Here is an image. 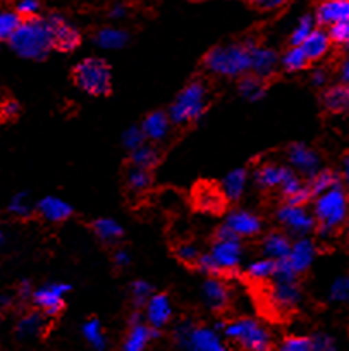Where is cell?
Returning a JSON list of instances; mask_svg holds the SVG:
<instances>
[{
	"mask_svg": "<svg viewBox=\"0 0 349 351\" xmlns=\"http://www.w3.org/2000/svg\"><path fill=\"white\" fill-rule=\"evenodd\" d=\"M328 38L337 45H349V19L328 26Z\"/></svg>",
	"mask_w": 349,
	"mask_h": 351,
	"instance_id": "45",
	"label": "cell"
},
{
	"mask_svg": "<svg viewBox=\"0 0 349 351\" xmlns=\"http://www.w3.org/2000/svg\"><path fill=\"white\" fill-rule=\"evenodd\" d=\"M313 351H335V341L327 334H317L311 337Z\"/></svg>",
	"mask_w": 349,
	"mask_h": 351,
	"instance_id": "49",
	"label": "cell"
},
{
	"mask_svg": "<svg viewBox=\"0 0 349 351\" xmlns=\"http://www.w3.org/2000/svg\"><path fill=\"white\" fill-rule=\"evenodd\" d=\"M196 204L206 212H219L224 207V195L213 188H203L196 195Z\"/></svg>",
	"mask_w": 349,
	"mask_h": 351,
	"instance_id": "32",
	"label": "cell"
},
{
	"mask_svg": "<svg viewBox=\"0 0 349 351\" xmlns=\"http://www.w3.org/2000/svg\"><path fill=\"white\" fill-rule=\"evenodd\" d=\"M202 300L208 308L222 310L229 303V289L219 279H206L202 286Z\"/></svg>",
	"mask_w": 349,
	"mask_h": 351,
	"instance_id": "21",
	"label": "cell"
},
{
	"mask_svg": "<svg viewBox=\"0 0 349 351\" xmlns=\"http://www.w3.org/2000/svg\"><path fill=\"white\" fill-rule=\"evenodd\" d=\"M341 80L344 84H349V59L341 64Z\"/></svg>",
	"mask_w": 349,
	"mask_h": 351,
	"instance_id": "55",
	"label": "cell"
},
{
	"mask_svg": "<svg viewBox=\"0 0 349 351\" xmlns=\"http://www.w3.org/2000/svg\"><path fill=\"white\" fill-rule=\"evenodd\" d=\"M246 181H248V172H246L245 169H234V171H230L229 174L224 178L220 193H222L224 198H227V200H239V198L245 195Z\"/></svg>",
	"mask_w": 349,
	"mask_h": 351,
	"instance_id": "24",
	"label": "cell"
},
{
	"mask_svg": "<svg viewBox=\"0 0 349 351\" xmlns=\"http://www.w3.org/2000/svg\"><path fill=\"white\" fill-rule=\"evenodd\" d=\"M208 255L215 263L217 274L236 271L243 260L241 241L239 238H217Z\"/></svg>",
	"mask_w": 349,
	"mask_h": 351,
	"instance_id": "8",
	"label": "cell"
},
{
	"mask_svg": "<svg viewBox=\"0 0 349 351\" xmlns=\"http://www.w3.org/2000/svg\"><path fill=\"white\" fill-rule=\"evenodd\" d=\"M0 245H2V232H0Z\"/></svg>",
	"mask_w": 349,
	"mask_h": 351,
	"instance_id": "58",
	"label": "cell"
},
{
	"mask_svg": "<svg viewBox=\"0 0 349 351\" xmlns=\"http://www.w3.org/2000/svg\"><path fill=\"white\" fill-rule=\"evenodd\" d=\"M35 210V204L32 202V197L25 191L21 193H16L14 197L11 198V204H9V212L18 217H29Z\"/></svg>",
	"mask_w": 349,
	"mask_h": 351,
	"instance_id": "40",
	"label": "cell"
},
{
	"mask_svg": "<svg viewBox=\"0 0 349 351\" xmlns=\"http://www.w3.org/2000/svg\"><path fill=\"white\" fill-rule=\"evenodd\" d=\"M171 130V117L169 114L162 112V110H155V112L148 114L145 117L143 124H141V131H143L145 138L152 141H162L169 134Z\"/></svg>",
	"mask_w": 349,
	"mask_h": 351,
	"instance_id": "22",
	"label": "cell"
},
{
	"mask_svg": "<svg viewBox=\"0 0 349 351\" xmlns=\"http://www.w3.org/2000/svg\"><path fill=\"white\" fill-rule=\"evenodd\" d=\"M348 47H349V45H348Z\"/></svg>",
	"mask_w": 349,
	"mask_h": 351,
	"instance_id": "61",
	"label": "cell"
},
{
	"mask_svg": "<svg viewBox=\"0 0 349 351\" xmlns=\"http://www.w3.org/2000/svg\"><path fill=\"white\" fill-rule=\"evenodd\" d=\"M229 341L238 344L243 351H272V334L262 322L250 317H241L224 327Z\"/></svg>",
	"mask_w": 349,
	"mask_h": 351,
	"instance_id": "4",
	"label": "cell"
},
{
	"mask_svg": "<svg viewBox=\"0 0 349 351\" xmlns=\"http://www.w3.org/2000/svg\"><path fill=\"white\" fill-rule=\"evenodd\" d=\"M325 81H327V73H325L324 69H317L313 73V83L318 84V86H322V84H325Z\"/></svg>",
	"mask_w": 349,
	"mask_h": 351,
	"instance_id": "54",
	"label": "cell"
},
{
	"mask_svg": "<svg viewBox=\"0 0 349 351\" xmlns=\"http://www.w3.org/2000/svg\"><path fill=\"white\" fill-rule=\"evenodd\" d=\"M19 112V106L18 102L14 100H8L0 106V117H4V119H14Z\"/></svg>",
	"mask_w": 349,
	"mask_h": 351,
	"instance_id": "51",
	"label": "cell"
},
{
	"mask_svg": "<svg viewBox=\"0 0 349 351\" xmlns=\"http://www.w3.org/2000/svg\"><path fill=\"white\" fill-rule=\"evenodd\" d=\"M93 229H95V234H97L98 238L108 243L119 239L121 236L124 234L123 226H121L117 221H114V219H108V217L97 219V221L93 222Z\"/></svg>",
	"mask_w": 349,
	"mask_h": 351,
	"instance_id": "30",
	"label": "cell"
},
{
	"mask_svg": "<svg viewBox=\"0 0 349 351\" xmlns=\"http://www.w3.org/2000/svg\"><path fill=\"white\" fill-rule=\"evenodd\" d=\"M239 93H241L246 100H250V102H258V100H262V97L265 95L263 80H260L255 74L243 76V80L239 81Z\"/></svg>",
	"mask_w": 349,
	"mask_h": 351,
	"instance_id": "31",
	"label": "cell"
},
{
	"mask_svg": "<svg viewBox=\"0 0 349 351\" xmlns=\"http://www.w3.org/2000/svg\"><path fill=\"white\" fill-rule=\"evenodd\" d=\"M145 313H147V324L154 329L160 330L172 317V305L167 295H152L145 303Z\"/></svg>",
	"mask_w": 349,
	"mask_h": 351,
	"instance_id": "16",
	"label": "cell"
},
{
	"mask_svg": "<svg viewBox=\"0 0 349 351\" xmlns=\"http://www.w3.org/2000/svg\"><path fill=\"white\" fill-rule=\"evenodd\" d=\"M277 351H313V344H311V337L287 336L279 344Z\"/></svg>",
	"mask_w": 349,
	"mask_h": 351,
	"instance_id": "42",
	"label": "cell"
},
{
	"mask_svg": "<svg viewBox=\"0 0 349 351\" xmlns=\"http://www.w3.org/2000/svg\"><path fill=\"white\" fill-rule=\"evenodd\" d=\"M324 106L334 114L349 112V84H334L324 93Z\"/></svg>",
	"mask_w": 349,
	"mask_h": 351,
	"instance_id": "25",
	"label": "cell"
},
{
	"mask_svg": "<svg viewBox=\"0 0 349 351\" xmlns=\"http://www.w3.org/2000/svg\"><path fill=\"white\" fill-rule=\"evenodd\" d=\"M114 256H115V263H117V265H121V267H124V265H130L131 258H130V253H128L126 250H117Z\"/></svg>",
	"mask_w": 349,
	"mask_h": 351,
	"instance_id": "53",
	"label": "cell"
},
{
	"mask_svg": "<svg viewBox=\"0 0 349 351\" xmlns=\"http://www.w3.org/2000/svg\"><path fill=\"white\" fill-rule=\"evenodd\" d=\"M289 172L291 169L282 167V165L263 164L262 167L256 169L255 181L262 188H280Z\"/></svg>",
	"mask_w": 349,
	"mask_h": 351,
	"instance_id": "26",
	"label": "cell"
},
{
	"mask_svg": "<svg viewBox=\"0 0 349 351\" xmlns=\"http://www.w3.org/2000/svg\"><path fill=\"white\" fill-rule=\"evenodd\" d=\"M277 219L287 231L298 234L300 238L306 236L315 228V217L304 208V205H282L277 212Z\"/></svg>",
	"mask_w": 349,
	"mask_h": 351,
	"instance_id": "9",
	"label": "cell"
},
{
	"mask_svg": "<svg viewBox=\"0 0 349 351\" xmlns=\"http://www.w3.org/2000/svg\"><path fill=\"white\" fill-rule=\"evenodd\" d=\"M313 214L322 234H330L344 226L349 215V200L341 184L315 197Z\"/></svg>",
	"mask_w": 349,
	"mask_h": 351,
	"instance_id": "3",
	"label": "cell"
},
{
	"mask_svg": "<svg viewBox=\"0 0 349 351\" xmlns=\"http://www.w3.org/2000/svg\"><path fill=\"white\" fill-rule=\"evenodd\" d=\"M158 336V330L150 327L148 324L140 322V317H134L131 329L124 339L121 351H145L148 343Z\"/></svg>",
	"mask_w": 349,
	"mask_h": 351,
	"instance_id": "18",
	"label": "cell"
},
{
	"mask_svg": "<svg viewBox=\"0 0 349 351\" xmlns=\"http://www.w3.org/2000/svg\"><path fill=\"white\" fill-rule=\"evenodd\" d=\"M200 250L196 248L195 245H189V243H182V245L178 246V256L181 262L184 263H198V258H200Z\"/></svg>",
	"mask_w": 349,
	"mask_h": 351,
	"instance_id": "48",
	"label": "cell"
},
{
	"mask_svg": "<svg viewBox=\"0 0 349 351\" xmlns=\"http://www.w3.org/2000/svg\"><path fill=\"white\" fill-rule=\"evenodd\" d=\"M36 210L45 221L62 222L73 215V207L59 197H45L36 204Z\"/></svg>",
	"mask_w": 349,
	"mask_h": 351,
	"instance_id": "20",
	"label": "cell"
},
{
	"mask_svg": "<svg viewBox=\"0 0 349 351\" xmlns=\"http://www.w3.org/2000/svg\"><path fill=\"white\" fill-rule=\"evenodd\" d=\"M83 336L86 337V341L95 350L101 351L105 348L104 330H101L100 322L97 319H90L88 322L83 324Z\"/></svg>",
	"mask_w": 349,
	"mask_h": 351,
	"instance_id": "39",
	"label": "cell"
},
{
	"mask_svg": "<svg viewBox=\"0 0 349 351\" xmlns=\"http://www.w3.org/2000/svg\"><path fill=\"white\" fill-rule=\"evenodd\" d=\"M71 286L66 282H52L33 291V302L45 315H57L64 308V296L69 291Z\"/></svg>",
	"mask_w": 349,
	"mask_h": 351,
	"instance_id": "10",
	"label": "cell"
},
{
	"mask_svg": "<svg viewBox=\"0 0 349 351\" xmlns=\"http://www.w3.org/2000/svg\"><path fill=\"white\" fill-rule=\"evenodd\" d=\"M344 181H346V184L349 186V157H346V160H344Z\"/></svg>",
	"mask_w": 349,
	"mask_h": 351,
	"instance_id": "56",
	"label": "cell"
},
{
	"mask_svg": "<svg viewBox=\"0 0 349 351\" xmlns=\"http://www.w3.org/2000/svg\"><path fill=\"white\" fill-rule=\"evenodd\" d=\"M291 245L293 243L289 241V238L286 234H282V232H270L263 239L262 248L267 258H272L276 262H279V260L287 258V255L291 252Z\"/></svg>",
	"mask_w": 349,
	"mask_h": 351,
	"instance_id": "27",
	"label": "cell"
},
{
	"mask_svg": "<svg viewBox=\"0 0 349 351\" xmlns=\"http://www.w3.org/2000/svg\"><path fill=\"white\" fill-rule=\"evenodd\" d=\"M206 107V86L203 81H191L174 100L169 110L171 123L188 124L198 121Z\"/></svg>",
	"mask_w": 349,
	"mask_h": 351,
	"instance_id": "6",
	"label": "cell"
},
{
	"mask_svg": "<svg viewBox=\"0 0 349 351\" xmlns=\"http://www.w3.org/2000/svg\"><path fill=\"white\" fill-rule=\"evenodd\" d=\"M224 226L238 238H248V236L258 234L262 229V221L258 215L250 210H234L227 215Z\"/></svg>",
	"mask_w": 349,
	"mask_h": 351,
	"instance_id": "15",
	"label": "cell"
},
{
	"mask_svg": "<svg viewBox=\"0 0 349 351\" xmlns=\"http://www.w3.org/2000/svg\"><path fill=\"white\" fill-rule=\"evenodd\" d=\"M178 341L189 351H229L217 330L182 324L178 329Z\"/></svg>",
	"mask_w": 349,
	"mask_h": 351,
	"instance_id": "7",
	"label": "cell"
},
{
	"mask_svg": "<svg viewBox=\"0 0 349 351\" xmlns=\"http://www.w3.org/2000/svg\"><path fill=\"white\" fill-rule=\"evenodd\" d=\"M274 272H276V260L265 256V258H258L250 263L246 274L255 281H267L274 278Z\"/></svg>",
	"mask_w": 349,
	"mask_h": 351,
	"instance_id": "34",
	"label": "cell"
},
{
	"mask_svg": "<svg viewBox=\"0 0 349 351\" xmlns=\"http://www.w3.org/2000/svg\"><path fill=\"white\" fill-rule=\"evenodd\" d=\"M19 291H21L23 296H28L29 295V282H23L21 289H19Z\"/></svg>",
	"mask_w": 349,
	"mask_h": 351,
	"instance_id": "57",
	"label": "cell"
},
{
	"mask_svg": "<svg viewBox=\"0 0 349 351\" xmlns=\"http://www.w3.org/2000/svg\"><path fill=\"white\" fill-rule=\"evenodd\" d=\"M252 2L260 11H277V9L284 8L289 0H252Z\"/></svg>",
	"mask_w": 349,
	"mask_h": 351,
	"instance_id": "50",
	"label": "cell"
},
{
	"mask_svg": "<svg viewBox=\"0 0 349 351\" xmlns=\"http://www.w3.org/2000/svg\"><path fill=\"white\" fill-rule=\"evenodd\" d=\"M131 293H133V298L136 302V305H145L148 302V298L154 295L150 282L147 281H134L133 286H131Z\"/></svg>",
	"mask_w": 349,
	"mask_h": 351,
	"instance_id": "47",
	"label": "cell"
},
{
	"mask_svg": "<svg viewBox=\"0 0 349 351\" xmlns=\"http://www.w3.org/2000/svg\"><path fill=\"white\" fill-rule=\"evenodd\" d=\"M269 302L279 312L293 310L301 302V289L296 279L294 281H276L274 279V285L270 286L269 291Z\"/></svg>",
	"mask_w": 349,
	"mask_h": 351,
	"instance_id": "12",
	"label": "cell"
},
{
	"mask_svg": "<svg viewBox=\"0 0 349 351\" xmlns=\"http://www.w3.org/2000/svg\"><path fill=\"white\" fill-rule=\"evenodd\" d=\"M74 81L88 95H107L112 88L110 66L104 59L88 57V59L81 60L74 69Z\"/></svg>",
	"mask_w": 349,
	"mask_h": 351,
	"instance_id": "5",
	"label": "cell"
},
{
	"mask_svg": "<svg viewBox=\"0 0 349 351\" xmlns=\"http://www.w3.org/2000/svg\"><path fill=\"white\" fill-rule=\"evenodd\" d=\"M330 38H328V33L324 32L320 28H315L313 32L308 35V38L301 43V50L304 52V56L308 57V60H318L328 52L330 49Z\"/></svg>",
	"mask_w": 349,
	"mask_h": 351,
	"instance_id": "23",
	"label": "cell"
},
{
	"mask_svg": "<svg viewBox=\"0 0 349 351\" xmlns=\"http://www.w3.org/2000/svg\"><path fill=\"white\" fill-rule=\"evenodd\" d=\"M320 2H328V0H320Z\"/></svg>",
	"mask_w": 349,
	"mask_h": 351,
	"instance_id": "59",
	"label": "cell"
},
{
	"mask_svg": "<svg viewBox=\"0 0 349 351\" xmlns=\"http://www.w3.org/2000/svg\"><path fill=\"white\" fill-rule=\"evenodd\" d=\"M131 162H133V167H140L148 171V169H152L158 162V154L155 148L143 145V147L131 152Z\"/></svg>",
	"mask_w": 349,
	"mask_h": 351,
	"instance_id": "38",
	"label": "cell"
},
{
	"mask_svg": "<svg viewBox=\"0 0 349 351\" xmlns=\"http://www.w3.org/2000/svg\"><path fill=\"white\" fill-rule=\"evenodd\" d=\"M328 300L334 303H349V276H339L328 289Z\"/></svg>",
	"mask_w": 349,
	"mask_h": 351,
	"instance_id": "41",
	"label": "cell"
},
{
	"mask_svg": "<svg viewBox=\"0 0 349 351\" xmlns=\"http://www.w3.org/2000/svg\"><path fill=\"white\" fill-rule=\"evenodd\" d=\"M282 67L289 73H298V71H303L308 66V57L304 56V52L301 50V47H291L286 53L282 56Z\"/></svg>",
	"mask_w": 349,
	"mask_h": 351,
	"instance_id": "35",
	"label": "cell"
},
{
	"mask_svg": "<svg viewBox=\"0 0 349 351\" xmlns=\"http://www.w3.org/2000/svg\"><path fill=\"white\" fill-rule=\"evenodd\" d=\"M145 140H147V138H145V134H143V131H141V128H138V126L128 128V130L124 131V134H123L124 147H126L128 150H131V152H134V150H136V148L143 147Z\"/></svg>",
	"mask_w": 349,
	"mask_h": 351,
	"instance_id": "44",
	"label": "cell"
},
{
	"mask_svg": "<svg viewBox=\"0 0 349 351\" xmlns=\"http://www.w3.org/2000/svg\"><path fill=\"white\" fill-rule=\"evenodd\" d=\"M21 23L23 19L18 12L9 11V9H2V11H0V42H5V40L9 42Z\"/></svg>",
	"mask_w": 349,
	"mask_h": 351,
	"instance_id": "33",
	"label": "cell"
},
{
	"mask_svg": "<svg viewBox=\"0 0 349 351\" xmlns=\"http://www.w3.org/2000/svg\"><path fill=\"white\" fill-rule=\"evenodd\" d=\"M277 62L279 57L272 49L250 42V71L255 76H258L260 80L269 77L276 71Z\"/></svg>",
	"mask_w": 349,
	"mask_h": 351,
	"instance_id": "14",
	"label": "cell"
},
{
	"mask_svg": "<svg viewBox=\"0 0 349 351\" xmlns=\"http://www.w3.org/2000/svg\"><path fill=\"white\" fill-rule=\"evenodd\" d=\"M14 11L21 16V19L38 18L40 0H18Z\"/></svg>",
	"mask_w": 349,
	"mask_h": 351,
	"instance_id": "46",
	"label": "cell"
},
{
	"mask_svg": "<svg viewBox=\"0 0 349 351\" xmlns=\"http://www.w3.org/2000/svg\"><path fill=\"white\" fill-rule=\"evenodd\" d=\"M9 43L19 57L29 60L45 59L52 49H56L52 26L47 18L23 19Z\"/></svg>",
	"mask_w": 349,
	"mask_h": 351,
	"instance_id": "1",
	"label": "cell"
},
{
	"mask_svg": "<svg viewBox=\"0 0 349 351\" xmlns=\"http://www.w3.org/2000/svg\"><path fill=\"white\" fill-rule=\"evenodd\" d=\"M339 186V176L335 174L334 171H318L317 174H313L310 178V183H308V188L311 191V197H318L324 191L330 190V188Z\"/></svg>",
	"mask_w": 349,
	"mask_h": 351,
	"instance_id": "29",
	"label": "cell"
},
{
	"mask_svg": "<svg viewBox=\"0 0 349 351\" xmlns=\"http://www.w3.org/2000/svg\"><path fill=\"white\" fill-rule=\"evenodd\" d=\"M95 43L104 50H117L123 49L128 43V33L119 28H101L95 36Z\"/></svg>",
	"mask_w": 349,
	"mask_h": 351,
	"instance_id": "28",
	"label": "cell"
},
{
	"mask_svg": "<svg viewBox=\"0 0 349 351\" xmlns=\"http://www.w3.org/2000/svg\"><path fill=\"white\" fill-rule=\"evenodd\" d=\"M45 327V319L40 313H28L18 324V334L21 337H32L40 334Z\"/></svg>",
	"mask_w": 349,
	"mask_h": 351,
	"instance_id": "36",
	"label": "cell"
},
{
	"mask_svg": "<svg viewBox=\"0 0 349 351\" xmlns=\"http://www.w3.org/2000/svg\"><path fill=\"white\" fill-rule=\"evenodd\" d=\"M108 14H110L112 19H123V18H126L128 8L124 4H115V5H112Z\"/></svg>",
	"mask_w": 349,
	"mask_h": 351,
	"instance_id": "52",
	"label": "cell"
},
{
	"mask_svg": "<svg viewBox=\"0 0 349 351\" xmlns=\"http://www.w3.org/2000/svg\"><path fill=\"white\" fill-rule=\"evenodd\" d=\"M349 19V0H328L322 2L315 12V21L322 26H332L335 23Z\"/></svg>",
	"mask_w": 349,
	"mask_h": 351,
	"instance_id": "19",
	"label": "cell"
},
{
	"mask_svg": "<svg viewBox=\"0 0 349 351\" xmlns=\"http://www.w3.org/2000/svg\"><path fill=\"white\" fill-rule=\"evenodd\" d=\"M289 164L294 172H300L304 176H313L320 171V155L304 143H294L291 145L289 152Z\"/></svg>",
	"mask_w": 349,
	"mask_h": 351,
	"instance_id": "13",
	"label": "cell"
},
{
	"mask_svg": "<svg viewBox=\"0 0 349 351\" xmlns=\"http://www.w3.org/2000/svg\"><path fill=\"white\" fill-rule=\"evenodd\" d=\"M53 33V47L60 52H71L81 42V35L74 25H71L64 16L50 14L47 16Z\"/></svg>",
	"mask_w": 349,
	"mask_h": 351,
	"instance_id": "11",
	"label": "cell"
},
{
	"mask_svg": "<svg viewBox=\"0 0 349 351\" xmlns=\"http://www.w3.org/2000/svg\"><path fill=\"white\" fill-rule=\"evenodd\" d=\"M348 234H349V226H348Z\"/></svg>",
	"mask_w": 349,
	"mask_h": 351,
	"instance_id": "60",
	"label": "cell"
},
{
	"mask_svg": "<svg viewBox=\"0 0 349 351\" xmlns=\"http://www.w3.org/2000/svg\"><path fill=\"white\" fill-rule=\"evenodd\" d=\"M313 258H315L313 241L303 236V238H300L296 243L291 245V252L286 260L287 263H289V267L294 271V274L300 276L310 269V265L313 263Z\"/></svg>",
	"mask_w": 349,
	"mask_h": 351,
	"instance_id": "17",
	"label": "cell"
},
{
	"mask_svg": "<svg viewBox=\"0 0 349 351\" xmlns=\"http://www.w3.org/2000/svg\"><path fill=\"white\" fill-rule=\"evenodd\" d=\"M205 67L217 76H245L250 71V42L215 47L206 53Z\"/></svg>",
	"mask_w": 349,
	"mask_h": 351,
	"instance_id": "2",
	"label": "cell"
},
{
	"mask_svg": "<svg viewBox=\"0 0 349 351\" xmlns=\"http://www.w3.org/2000/svg\"><path fill=\"white\" fill-rule=\"evenodd\" d=\"M315 25H317V21H315V16H311V14L301 16L300 21H298L296 26H294L293 33H291V45L300 47L301 43L308 38V35H310V33L317 28Z\"/></svg>",
	"mask_w": 349,
	"mask_h": 351,
	"instance_id": "37",
	"label": "cell"
},
{
	"mask_svg": "<svg viewBox=\"0 0 349 351\" xmlns=\"http://www.w3.org/2000/svg\"><path fill=\"white\" fill-rule=\"evenodd\" d=\"M152 183V178L148 174V171L140 167H133L128 176V184H130L131 190L134 191H145Z\"/></svg>",
	"mask_w": 349,
	"mask_h": 351,
	"instance_id": "43",
	"label": "cell"
}]
</instances>
